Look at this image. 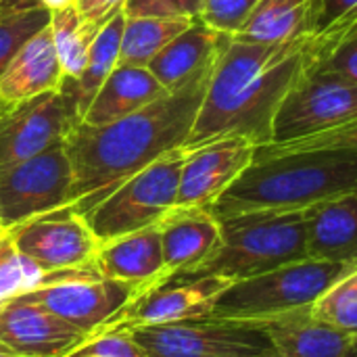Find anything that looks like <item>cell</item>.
Listing matches in <instances>:
<instances>
[{
    "label": "cell",
    "instance_id": "11",
    "mask_svg": "<svg viewBox=\"0 0 357 357\" xmlns=\"http://www.w3.org/2000/svg\"><path fill=\"white\" fill-rule=\"evenodd\" d=\"M79 121L75 96L63 86L4 105L0 111V169L65 142Z\"/></svg>",
    "mask_w": 357,
    "mask_h": 357
},
{
    "label": "cell",
    "instance_id": "27",
    "mask_svg": "<svg viewBox=\"0 0 357 357\" xmlns=\"http://www.w3.org/2000/svg\"><path fill=\"white\" fill-rule=\"evenodd\" d=\"M50 23V13L40 6H0V73L8 67L21 46Z\"/></svg>",
    "mask_w": 357,
    "mask_h": 357
},
{
    "label": "cell",
    "instance_id": "43",
    "mask_svg": "<svg viewBox=\"0 0 357 357\" xmlns=\"http://www.w3.org/2000/svg\"><path fill=\"white\" fill-rule=\"evenodd\" d=\"M4 2H6V0H0V6H2V4H4Z\"/></svg>",
    "mask_w": 357,
    "mask_h": 357
},
{
    "label": "cell",
    "instance_id": "35",
    "mask_svg": "<svg viewBox=\"0 0 357 357\" xmlns=\"http://www.w3.org/2000/svg\"><path fill=\"white\" fill-rule=\"evenodd\" d=\"M128 0H75V10L82 23V29L90 40L119 13H123Z\"/></svg>",
    "mask_w": 357,
    "mask_h": 357
},
{
    "label": "cell",
    "instance_id": "31",
    "mask_svg": "<svg viewBox=\"0 0 357 357\" xmlns=\"http://www.w3.org/2000/svg\"><path fill=\"white\" fill-rule=\"evenodd\" d=\"M316 149H354L357 151V119L351 123H345L341 128H335L331 132H322L316 136L280 142V144H264L257 146L255 157H270L280 153H295V151H316Z\"/></svg>",
    "mask_w": 357,
    "mask_h": 357
},
{
    "label": "cell",
    "instance_id": "29",
    "mask_svg": "<svg viewBox=\"0 0 357 357\" xmlns=\"http://www.w3.org/2000/svg\"><path fill=\"white\" fill-rule=\"evenodd\" d=\"M316 36L320 38V50L312 67L357 84V25L343 33L324 31Z\"/></svg>",
    "mask_w": 357,
    "mask_h": 357
},
{
    "label": "cell",
    "instance_id": "23",
    "mask_svg": "<svg viewBox=\"0 0 357 357\" xmlns=\"http://www.w3.org/2000/svg\"><path fill=\"white\" fill-rule=\"evenodd\" d=\"M320 0H257L234 38L253 42H287L316 31Z\"/></svg>",
    "mask_w": 357,
    "mask_h": 357
},
{
    "label": "cell",
    "instance_id": "22",
    "mask_svg": "<svg viewBox=\"0 0 357 357\" xmlns=\"http://www.w3.org/2000/svg\"><path fill=\"white\" fill-rule=\"evenodd\" d=\"M165 94L167 90L146 67L117 65L96 92L82 121L88 126H107L144 109Z\"/></svg>",
    "mask_w": 357,
    "mask_h": 357
},
{
    "label": "cell",
    "instance_id": "5",
    "mask_svg": "<svg viewBox=\"0 0 357 357\" xmlns=\"http://www.w3.org/2000/svg\"><path fill=\"white\" fill-rule=\"evenodd\" d=\"M356 270L357 266L339 261H295L268 274L232 282L220 295L211 318L261 320L312 307L333 284Z\"/></svg>",
    "mask_w": 357,
    "mask_h": 357
},
{
    "label": "cell",
    "instance_id": "30",
    "mask_svg": "<svg viewBox=\"0 0 357 357\" xmlns=\"http://www.w3.org/2000/svg\"><path fill=\"white\" fill-rule=\"evenodd\" d=\"M52 274L46 272L25 255H21L15 247L0 261V307L40 289Z\"/></svg>",
    "mask_w": 357,
    "mask_h": 357
},
{
    "label": "cell",
    "instance_id": "37",
    "mask_svg": "<svg viewBox=\"0 0 357 357\" xmlns=\"http://www.w3.org/2000/svg\"><path fill=\"white\" fill-rule=\"evenodd\" d=\"M15 245H13V241H10V236H4V238H0V261L8 255V251L13 249Z\"/></svg>",
    "mask_w": 357,
    "mask_h": 357
},
{
    "label": "cell",
    "instance_id": "2",
    "mask_svg": "<svg viewBox=\"0 0 357 357\" xmlns=\"http://www.w3.org/2000/svg\"><path fill=\"white\" fill-rule=\"evenodd\" d=\"M320 50L316 33L287 42H253L230 36L222 48L186 151L224 136H243L255 146L272 142L274 117L314 65Z\"/></svg>",
    "mask_w": 357,
    "mask_h": 357
},
{
    "label": "cell",
    "instance_id": "36",
    "mask_svg": "<svg viewBox=\"0 0 357 357\" xmlns=\"http://www.w3.org/2000/svg\"><path fill=\"white\" fill-rule=\"evenodd\" d=\"M354 25H357V0H320L314 33H343Z\"/></svg>",
    "mask_w": 357,
    "mask_h": 357
},
{
    "label": "cell",
    "instance_id": "12",
    "mask_svg": "<svg viewBox=\"0 0 357 357\" xmlns=\"http://www.w3.org/2000/svg\"><path fill=\"white\" fill-rule=\"evenodd\" d=\"M15 249L46 272L94 268L100 247L88 218L71 207L38 215L8 232Z\"/></svg>",
    "mask_w": 357,
    "mask_h": 357
},
{
    "label": "cell",
    "instance_id": "16",
    "mask_svg": "<svg viewBox=\"0 0 357 357\" xmlns=\"http://www.w3.org/2000/svg\"><path fill=\"white\" fill-rule=\"evenodd\" d=\"M94 268L111 280L136 287L140 295L167 282L159 224L100 243Z\"/></svg>",
    "mask_w": 357,
    "mask_h": 357
},
{
    "label": "cell",
    "instance_id": "28",
    "mask_svg": "<svg viewBox=\"0 0 357 357\" xmlns=\"http://www.w3.org/2000/svg\"><path fill=\"white\" fill-rule=\"evenodd\" d=\"M312 316L341 333L357 335V270L333 284L312 307Z\"/></svg>",
    "mask_w": 357,
    "mask_h": 357
},
{
    "label": "cell",
    "instance_id": "18",
    "mask_svg": "<svg viewBox=\"0 0 357 357\" xmlns=\"http://www.w3.org/2000/svg\"><path fill=\"white\" fill-rule=\"evenodd\" d=\"M268 335L278 357H349L354 335L318 322L310 307L253 320Z\"/></svg>",
    "mask_w": 357,
    "mask_h": 357
},
{
    "label": "cell",
    "instance_id": "42",
    "mask_svg": "<svg viewBox=\"0 0 357 357\" xmlns=\"http://www.w3.org/2000/svg\"><path fill=\"white\" fill-rule=\"evenodd\" d=\"M2 109H4V102H0V111H2Z\"/></svg>",
    "mask_w": 357,
    "mask_h": 357
},
{
    "label": "cell",
    "instance_id": "10",
    "mask_svg": "<svg viewBox=\"0 0 357 357\" xmlns=\"http://www.w3.org/2000/svg\"><path fill=\"white\" fill-rule=\"evenodd\" d=\"M357 119V84L310 67L284 96L272 128V142H291L331 132Z\"/></svg>",
    "mask_w": 357,
    "mask_h": 357
},
{
    "label": "cell",
    "instance_id": "3",
    "mask_svg": "<svg viewBox=\"0 0 357 357\" xmlns=\"http://www.w3.org/2000/svg\"><path fill=\"white\" fill-rule=\"evenodd\" d=\"M356 188L357 151L354 149L280 153L255 157L209 211L218 220L264 209L295 211Z\"/></svg>",
    "mask_w": 357,
    "mask_h": 357
},
{
    "label": "cell",
    "instance_id": "40",
    "mask_svg": "<svg viewBox=\"0 0 357 357\" xmlns=\"http://www.w3.org/2000/svg\"><path fill=\"white\" fill-rule=\"evenodd\" d=\"M349 357H357V335L354 337V345H351V354Z\"/></svg>",
    "mask_w": 357,
    "mask_h": 357
},
{
    "label": "cell",
    "instance_id": "17",
    "mask_svg": "<svg viewBox=\"0 0 357 357\" xmlns=\"http://www.w3.org/2000/svg\"><path fill=\"white\" fill-rule=\"evenodd\" d=\"M161 249L172 278L199 268L220 245V220L207 207H174L161 222Z\"/></svg>",
    "mask_w": 357,
    "mask_h": 357
},
{
    "label": "cell",
    "instance_id": "4",
    "mask_svg": "<svg viewBox=\"0 0 357 357\" xmlns=\"http://www.w3.org/2000/svg\"><path fill=\"white\" fill-rule=\"evenodd\" d=\"M220 226L218 249L199 268L178 278L218 276L238 282L310 259L305 209L245 211L220 220Z\"/></svg>",
    "mask_w": 357,
    "mask_h": 357
},
{
    "label": "cell",
    "instance_id": "39",
    "mask_svg": "<svg viewBox=\"0 0 357 357\" xmlns=\"http://www.w3.org/2000/svg\"><path fill=\"white\" fill-rule=\"evenodd\" d=\"M4 236H8V232H6L4 222H2V215H0V238H4Z\"/></svg>",
    "mask_w": 357,
    "mask_h": 357
},
{
    "label": "cell",
    "instance_id": "14",
    "mask_svg": "<svg viewBox=\"0 0 357 357\" xmlns=\"http://www.w3.org/2000/svg\"><path fill=\"white\" fill-rule=\"evenodd\" d=\"M230 280L218 276L203 278H172L138 295L117 324L111 328H146L176 324L211 316L220 295L230 287ZM109 328V331H111Z\"/></svg>",
    "mask_w": 357,
    "mask_h": 357
},
{
    "label": "cell",
    "instance_id": "7",
    "mask_svg": "<svg viewBox=\"0 0 357 357\" xmlns=\"http://www.w3.org/2000/svg\"><path fill=\"white\" fill-rule=\"evenodd\" d=\"M149 357H261L276 354L253 320L197 318L130 331Z\"/></svg>",
    "mask_w": 357,
    "mask_h": 357
},
{
    "label": "cell",
    "instance_id": "33",
    "mask_svg": "<svg viewBox=\"0 0 357 357\" xmlns=\"http://www.w3.org/2000/svg\"><path fill=\"white\" fill-rule=\"evenodd\" d=\"M67 357H149L130 331L111 328L90 337Z\"/></svg>",
    "mask_w": 357,
    "mask_h": 357
},
{
    "label": "cell",
    "instance_id": "9",
    "mask_svg": "<svg viewBox=\"0 0 357 357\" xmlns=\"http://www.w3.org/2000/svg\"><path fill=\"white\" fill-rule=\"evenodd\" d=\"M73 169L65 142L0 169V215L6 232L69 205Z\"/></svg>",
    "mask_w": 357,
    "mask_h": 357
},
{
    "label": "cell",
    "instance_id": "15",
    "mask_svg": "<svg viewBox=\"0 0 357 357\" xmlns=\"http://www.w3.org/2000/svg\"><path fill=\"white\" fill-rule=\"evenodd\" d=\"M90 335L23 295L0 307V343L21 357H67Z\"/></svg>",
    "mask_w": 357,
    "mask_h": 357
},
{
    "label": "cell",
    "instance_id": "1",
    "mask_svg": "<svg viewBox=\"0 0 357 357\" xmlns=\"http://www.w3.org/2000/svg\"><path fill=\"white\" fill-rule=\"evenodd\" d=\"M220 56V54H218ZM218 61V59H215ZM215 65V63H213ZM213 67L180 90L107 126L79 121L65 138L73 169L69 205L88 215L105 197L169 151L186 146Z\"/></svg>",
    "mask_w": 357,
    "mask_h": 357
},
{
    "label": "cell",
    "instance_id": "38",
    "mask_svg": "<svg viewBox=\"0 0 357 357\" xmlns=\"http://www.w3.org/2000/svg\"><path fill=\"white\" fill-rule=\"evenodd\" d=\"M0 357H21V356H17L15 351H10L8 347H4V345L0 343Z\"/></svg>",
    "mask_w": 357,
    "mask_h": 357
},
{
    "label": "cell",
    "instance_id": "8",
    "mask_svg": "<svg viewBox=\"0 0 357 357\" xmlns=\"http://www.w3.org/2000/svg\"><path fill=\"white\" fill-rule=\"evenodd\" d=\"M27 295L61 320L94 337L117 324L140 291L98 274L96 268H86L56 272Z\"/></svg>",
    "mask_w": 357,
    "mask_h": 357
},
{
    "label": "cell",
    "instance_id": "6",
    "mask_svg": "<svg viewBox=\"0 0 357 357\" xmlns=\"http://www.w3.org/2000/svg\"><path fill=\"white\" fill-rule=\"evenodd\" d=\"M186 149L169 151L134 174L86 218L100 243L159 224L178 201Z\"/></svg>",
    "mask_w": 357,
    "mask_h": 357
},
{
    "label": "cell",
    "instance_id": "34",
    "mask_svg": "<svg viewBox=\"0 0 357 357\" xmlns=\"http://www.w3.org/2000/svg\"><path fill=\"white\" fill-rule=\"evenodd\" d=\"M201 0H128L123 6L126 17H188L199 19Z\"/></svg>",
    "mask_w": 357,
    "mask_h": 357
},
{
    "label": "cell",
    "instance_id": "32",
    "mask_svg": "<svg viewBox=\"0 0 357 357\" xmlns=\"http://www.w3.org/2000/svg\"><path fill=\"white\" fill-rule=\"evenodd\" d=\"M255 4L257 0H201L199 19L220 33L236 36Z\"/></svg>",
    "mask_w": 357,
    "mask_h": 357
},
{
    "label": "cell",
    "instance_id": "19",
    "mask_svg": "<svg viewBox=\"0 0 357 357\" xmlns=\"http://www.w3.org/2000/svg\"><path fill=\"white\" fill-rule=\"evenodd\" d=\"M228 38L230 36L211 29L201 19H195L146 65V69L167 92L180 90L190 79L213 67Z\"/></svg>",
    "mask_w": 357,
    "mask_h": 357
},
{
    "label": "cell",
    "instance_id": "21",
    "mask_svg": "<svg viewBox=\"0 0 357 357\" xmlns=\"http://www.w3.org/2000/svg\"><path fill=\"white\" fill-rule=\"evenodd\" d=\"M63 69L54 50L50 23L29 38L13 56L8 67L0 73V102L13 105L40 96L44 92L61 90Z\"/></svg>",
    "mask_w": 357,
    "mask_h": 357
},
{
    "label": "cell",
    "instance_id": "25",
    "mask_svg": "<svg viewBox=\"0 0 357 357\" xmlns=\"http://www.w3.org/2000/svg\"><path fill=\"white\" fill-rule=\"evenodd\" d=\"M192 21L188 17H126L117 65L146 67Z\"/></svg>",
    "mask_w": 357,
    "mask_h": 357
},
{
    "label": "cell",
    "instance_id": "41",
    "mask_svg": "<svg viewBox=\"0 0 357 357\" xmlns=\"http://www.w3.org/2000/svg\"><path fill=\"white\" fill-rule=\"evenodd\" d=\"M261 357H278L276 354H270V356H261Z\"/></svg>",
    "mask_w": 357,
    "mask_h": 357
},
{
    "label": "cell",
    "instance_id": "20",
    "mask_svg": "<svg viewBox=\"0 0 357 357\" xmlns=\"http://www.w3.org/2000/svg\"><path fill=\"white\" fill-rule=\"evenodd\" d=\"M307 257L357 266V188L305 209Z\"/></svg>",
    "mask_w": 357,
    "mask_h": 357
},
{
    "label": "cell",
    "instance_id": "13",
    "mask_svg": "<svg viewBox=\"0 0 357 357\" xmlns=\"http://www.w3.org/2000/svg\"><path fill=\"white\" fill-rule=\"evenodd\" d=\"M257 146L243 136H224L186 151L176 207H211L253 163Z\"/></svg>",
    "mask_w": 357,
    "mask_h": 357
},
{
    "label": "cell",
    "instance_id": "26",
    "mask_svg": "<svg viewBox=\"0 0 357 357\" xmlns=\"http://www.w3.org/2000/svg\"><path fill=\"white\" fill-rule=\"evenodd\" d=\"M50 31L65 79H77L88 63V52L94 40L82 29L75 4L50 13Z\"/></svg>",
    "mask_w": 357,
    "mask_h": 357
},
{
    "label": "cell",
    "instance_id": "24",
    "mask_svg": "<svg viewBox=\"0 0 357 357\" xmlns=\"http://www.w3.org/2000/svg\"><path fill=\"white\" fill-rule=\"evenodd\" d=\"M123 25H126V15L119 13L96 33V38L90 46L88 63H86L82 75L77 79H63V88H67L75 96L79 119L84 117L86 109L90 107V102L94 100L96 92L107 82L111 71L117 67Z\"/></svg>",
    "mask_w": 357,
    "mask_h": 357
}]
</instances>
